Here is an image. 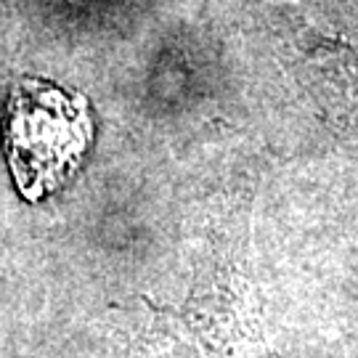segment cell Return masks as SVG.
<instances>
[{
    "instance_id": "6da1fadb",
    "label": "cell",
    "mask_w": 358,
    "mask_h": 358,
    "mask_svg": "<svg viewBox=\"0 0 358 358\" xmlns=\"http://www.w3.org/2000/svg\"><path fill=\"white\" fill-rule=\"evenodd\" d=\"M88 141L90 120L83 99H69L40 80L16 85L6 117V152L27 199L59 186L77 167Z\"/></svg>"
}]
</instances>
